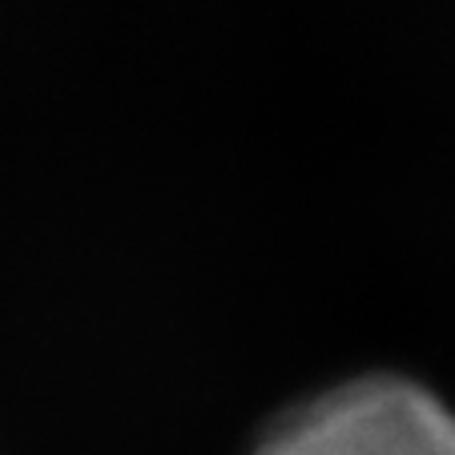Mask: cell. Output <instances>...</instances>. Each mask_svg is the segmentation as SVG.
<instances>
[{
	"mask_svg": "<svg viewBox=\"0 0 455 455\" xmlns=\"http://www.w3.org/2000/svg\"><path fill=\"white\" fill-rule=\"evenodd\" d=\"M258 455H455V411L411 379L367 375L286 415Z\"/></svg>",
	"mask_w": 455,
	"mask_h": 455,
	"instance_id": "obj_1",
	"label": "cell"
}]
</instances>
